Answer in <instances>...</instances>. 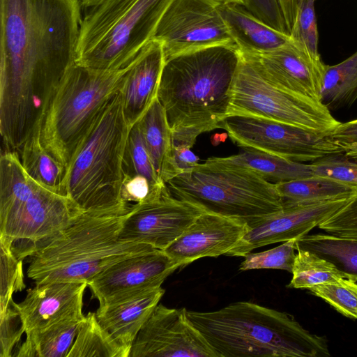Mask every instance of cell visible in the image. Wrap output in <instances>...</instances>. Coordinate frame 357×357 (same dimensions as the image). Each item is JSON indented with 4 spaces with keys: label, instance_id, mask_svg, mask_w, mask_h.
Listing matches in <instances>:
<instances>
[{
    "label": "cell",
    "instance_id": "obj_1",
    "mask_svg": "<svg viewBox=\"0 0 357 357\" xmlns=\"http://www.w3.org/2000/svg\"><path fill=\"white\" fill-rule=\"evenodd\" d=\"M0 132L18 151L75 63L79 0H0Z\"/></svg>",
    "mask_w": 357,
    "mask_h": 357
},
{
    "label": "cell",
    "instance_id": "obj_2",
    "mask_svg": "<svg viewBox=\"0 0 357 357\" xmlns=\"http://www.w3.org/2000/svg\"><path fill=\"white\" fill-rule=\"evenodd\" d=\"M240 59L236 45H219L165 61L157 98L165 112L173 145L192 148L199 135L220 128L228 114Z\"/></svg>",
    "mask_w": 357,
    "mask_h": 357
},
{
    "label": "cell",
    "instance_id": "obj_3",
    "mask_svg": "<svg viewBox=\"0 0 357 357\" xmlns=\"http://www.w3.org/2000/svg\"><path fill=\"white\" fill-rule=\"evenodd\" d=\"M132 204L84 211L72 224L54 236L16 251L29 257L27 276L35 284L88 282L111 265L155 249L119 239Z\"/></svg>",
    "mask_w": 357,
    "mask_h": 357
},
{
    "label": "cell",
    "instance_id": "obj_4",
    "mask_svg": "<svg viewBox=\"0 0 357 357\" xmlns=\"http://www.w3.org/2000/svg\"><path fill=\"white\" fill-rule=\"evenodd\" d=\"M187 315L218 357H328L327 340L305 329L291 314L238 301Z\"/></svg>",
    "mask_w": 357,
    "mask_h": 357
},
{
    "label": "cell",
    "instance_id": "obj_5",
    "mask_svg": "<svg viewBox=\"0 0 357 357\" xmlns=\"http://www.w3.org/2000/svg\"><path fill=\"white\" fill-rule=\"evenodd\" d=\"M174 0H79L75 63L98 70L126 66L153 38Z\"/></svg>",
    "mask_w": 357,
    "mask_h": 357
},
{
    "label": "cell",
    "instance_id": "obj_6",
    "mask_svg": "<svg viewBox=\"0 0 357 357\" xmlns=\"http://www.w3.org/2000/svg\"><path fill=\"white\" fill-rule=\"evenodd\" d=\"M129 64L106 70L75 63L60 81L38 134L44 149L66 170L107 102L122 89Z\"/></svg>",
    "mask_w": 357,
    "mask_h": 357
},
{
    "label": "cell",
    "instance_id": "obj_7",
    "mask_svg": "<svg viewBox=\"0 0 357 357\" xmlns=\"http://www.w3.org/2000/svg\"><path fill=\"white\" fill-rule=\"evenodd\" d=\"M130 129L119 91L107 102L66 170L63 192L84 211L126 203L121 198L123 164Z\"/></svg>",
    "mask_w": 357,
    "mask_h": 357
},
{
    "label": "cell",
    "instance_id": "obj_8",
    "mask_svg": "<svg viewBox=\"0 0 357 357\" xmlns=\"http://www.w3.org/2000/svg\"><path fill=\"white\" fill-rule=\"evenodd\" d=\"M166 185L174 197L248 227L283 208L275 183L247 169L209 158Z\"/></svg>",
    "mask_w": 357,
    "mask_h": 357
},
{
    "label": "cell",
    "instance_id": "obj_9",
    "mask_svg": "<svg viewBox=\"0 0 357 357\" xmlns=\"http://www.w3.org/2000/svg\"><path fill=\"white\" fill-rule=\"evenodd\" d=\"M84 211L67 195L32 178L17 152L1 153L0 238L13 245L18 241L34 244L67 227Z\"/></svg>",
    "mask_w": 357,
    "mask_h": 357
},
{
    "label": "cell",
    "instance_id": "obj_10",
    "mask_svg": "<svg viewBox=\"0 0 357 357\" xmlns=\"http://www.w3.org/2000/svg\"><path fill=\"white\" fill-rule=\"evenodd\" d=\"M240 54L227 116L266 119L326 135L340 123L321 102L278 88Z\"/></svg>",
    "mask_w": 357,
    "mask_h": 357
},
{
    "label": "cell",
    "instance_id": "obj_11",
    "mask_svg": "<svg viewBox=\"0 0 357 357\" xmlns=\"http://www.w3.org/2000/svg\"><path fill=\"white\" fill-rule=\"evenodd\" d=\"M220 128L243 149L268 153L293 161L314 162L343 149L328 135L266 119L230 115Z\"/></svg>",
    "mask_w": 357,
    "mask_h": 357
},
{
    "label": "cell",
    "instance_id": "obj_12",
    "mask_svg": "<svg viewBox=\"0 0 357 357\" xmlns=\"http://www.w3.org/2000/svg\"><path fill=\"white\" fill-rule=\"evenodd\" d=\"M215 0H174L162 17L153 39L162 43L165 60L186 52L236 45Z\"/></svg>",
    "mask_w": 357,
    "mask_h": 357
},
{
    "label": "cell",
    "instance_id": "obj_13",
    "mask_svg": "<svg viewBox=\"0 0 357 357\" xmlns=\"http://www.w3.org/2000/svg\"><path fill=\"white\" fill-rule=\"evenodd\" d=\"M218 357L187 315L158 303L139 331L129 357Z\"/></svg>",
    "mask_w": 357,
    "mask_h": 357
},
{
    "label": "cell",
    "instance_id": "obj_14",
    "mask_svg": "<svg viewBox=\"0 0 357 357\" xmlns=\"http://www.w3.org/2000/svg\"><path fill=\"white\" fill-rule=\"evenodd\" d=\"M204 212L200 208L174 197L168 189L155 199L132 204L119 239L164 250Z\"/></svg>",
    "mask_w": 357,
    "mask_h": 357
},
{
    "label": "cell",
    "instance_id": "obj_15",
    "mask_svg": "<svg viewBox=\"0 0 357 357\" xmlns=\"http://www.w3.org/2000/svg\"><path fill=\"white\" fill-rule=\"evenodd\" d=\"M163 250L153 249L126 258L107 267L87 282L91 298L99 305L127 295L161 286L177 268Z\"/></svg>",
    "mask_w": 357,
    "mask_h": 357
},
{
    "label": "cell",
    "instance_id": "obj_16",
    "mask_svg": "<svg viewBox=\"0 0 357 357\" xmlns=\"http://www.w3.org/2000/svg\"><path fill=\"white\" fill-rule=\"evenodd\" d=\"M350 198L284 207L248 227L238 244L226 255L243 257L256 248L304 236L331 218Z\"/></svg>",
    "mask_w": 357,
    "mask_h": 357
},
{
    "label": "cell",
    "instance_id": "obj_17",
    "mask_svg": "<svg viewBox=\"0 0 357 357\" xmlns=\"http://www.w3.org/2000/svg\"><path fill=\"white\" fill-rule=\"evenodd\" d=\"M274 86L289 93L320 101L326 64L291 40L261 54H243Z\"/></svg>",
    "mask_w": 357,
    "mask_h": 357
},
{
    "label": "cell",
    "instance_id": "obj_18",
    "mask_svg": "<svg viewBox=\"0 0 357 357\" xmlns=\"http://www.w3.org/2000/svg\"><path fill=\"white\" fill-rule=\"evenodd\" d=\"M248 228L234 219L204 212L163 251L183 267L203 257L226 255Z\"/></svg>",
    "mask_w": 357,
    "mask_h": 357
},
{
    "label": "cell",
    "instance_id": "obj_19",
    "mask_svg": "<svg viewBox=\"0 0 357 357\" xmlns=\"http://www.w3.org/2000/svg\"><path fill=\"white\" fill-rule=\"evenodd\" d=\"M86 282H57L35 284L23 301L14 302L24 333L40 329L59 320L83 314Z\"/></svg>",
    "mask_w": 357,
    "mask_h": 357
},
{
    "label": "cell",
    "instance_id": "obj_20",
    "mask_svg": "<svg viewBox=\"0 0 357 357\" xmlns=\"http://www.w3.org/2000/svg\"><path fill=\"white\" fill-rule=\"evenodd\" d=\"M165 61L162 43L152 39L130 63L121 91L124 114L131 128L157 98Z\"/></svg>",
    "mask_w": 357,
    "mask_h": 357
},
{
    "label": "cell",
    "instance_id": "obj_21",
    "mask_svg": "<svg viewBox=\"0 0 357 357\" xmlns=\"http://www.w3.org/2000/svg\"><path fill=\"white\" fill-rule=\"evenodd\" d=\"M165 292L161 286L155 287L99 305L97 319L119 343L130 350Z\"/></svg>",
    "mask_w": 357,
    "mask_h": 357
},
{
    "label": "cell",
    "instance_id": "obj_22",
    "mask_svg": "<svg viewBox=\"0 0 357 357\" xmlns=\"http://www.w3.org/2000/svg\"><path fill=\"white\" fill-rule=\"evenodd\" d=\"M218 9L240 53H265L291 40L289 34L264 23L242 5L219 3Z\"/></svg>",
    "mask_w": 357,
    "mask_h": 357
},
{
    "label": "cell",
    "instance_id": "obj_23",
    "mask_svg": "<svg viewBox=\"0 0 357 357\" xmlns=\"http://www.w3.org/2000/svg\"><path fill=\"white\" fill-rule=\"evenodd\" d=\"M137 123L154 167L166 183L178 173L173 159L172 131L164 108L158 98Z\"/></svg>",
    "mask_w": 357,
    "mask_h": 357
},
{
    "label": "cell",
    "instance_id": "obj_24",
    "mask_svg": "<svg viewBox=\"0 0 357 357\" xmlns=\"http://www.w3.org/2000/svg\"><path fill=\"white\" fill-rule=\"evenodd\" d=\"M84 314L68 317L26 334L15 357H67Z\"/></svg>",
    "mask_w": 357,
    "mask_h": 357
},
{
    "label": "cell",
    "instance_id": "obj_25",
    "mask_svg": "<svg viewBox=\"0 0 357 357\" xmlns=\"http://www.w3.org/2000/svg\"><path fill=\"white\" fill-rule=\"evenodd\" d=\"M243 150L236 155L209 159L220 165L247 169L273 183L313 176L310 164H304L255 150Z\"/></svg>",
    "mask_w": 357,
    "mask_h": 357
},
{
    "label": "cell",
    "instance_id": "obj_26",
    "mask_svg": "<svg viewBox=\"0 0 357 357\" xmlns=\"http://www.w3.org/2000/svg\"><path fill=\"white\" fill-rule=\"evenodd\" d=\"M296 248L326 260L343 278L357 282V237L307 234L296 239Z\"/></svg>",
    "mask_w": 357,
    "mask_h": 357
},
{
    "label": "cell",
    "instance_id": "obj_27",
    "mask_svg": "<svg viewBox=\"0 0 357 357\" xmlns=\"http://www.w3.org/2000/svg\"><path fill=\"white\" fill-rule=\"evenodd\" d=\"M275 185L283 208L351 197L356 192L343 183L314 175L277 183Z\"/></svg>",
    "mask_w": 357,
    "mask_h": 357
},
{
    "label": "cell",
    "instance_id": "obj_28",
    "mask_svg": "<svg viewBox=\"0 0 357 357\" xmlns=\"http://www.w3.org/2000/svg\"><path fill=\"white\" fill-rule=\"evenodd\" d=\"M357 100V51L340 63L326 65L320 101L329 110L351 106Z\"/></svg>",
    "mask_w": 357,
    "mask_h": 357
},
{
    "label": "cell",
    "instance_id": "obj_29",
    "mask_svg": "<svg viewBox=\"0 0 357 357\" xmlns=\"http://www.w3.org/2000/svg\"><path fill=\"white\" fill-rule=\"evenodd\" d=\"M130 351L101 326L96 312H89L67 357H129Z\"/></svg>",
    "mask_w": 357,
    "mask_h": 357
},
{
    "label": "cell",
    "instance_id": "obj_30",
    "mask_svg": "<svg viewBox=\"0 0 357 357\" xmlns=\"http://www.w3.org/2000/svg\"><path fill=\"white\" fill-rule=\"evenodd\" d=\"M26 172L39 183L65 195L62 185L66 169L56 162L43 147L39 134L28 138L17 151Z\"/></svg>",
    "mask_w": 357,
    "mask_h": 357
},
{
    "label": "cell",
    "instance_id": "obj_31",
    "mask_svg": "<svg viewBox=\"0 0 357 357\" xmlns=\"http://www.w3.org/2000/svg\"><path fill=\"white\" fill-rule=\"evenodd\" d=\"M123 168L124 179L144 177L148 180L153 192L156 195L168 190L154 167L137 123L131 128L129 132Z\"/></svg>",
    "mask_w": 357,
    "mask_h": 357
},
{
    "label": "cell",
    "instance_id": "obj_32",
    "mask_svg": "<svg viewBox=\"0 0 357 357\" xmlns=\"http://www.w3.org/2000/svg\"><path fill=\"white\" fill-rule=\"evenodd\" d=\"M297 251L291 271L292 278L288 287L308 289L343 278L326 260L306 250Z\"/></svg>",
    "mask_w": 357,
    "mask_h": 357
},
{
    "label": "cell",
    "instance_id": "obj_33",
    "mask_svg": "<svg viewBox=\"0 0 357 357\" xmlns=\"http://www.w3.org/2000/svg\"><path fill=\"white\" fill-rule=\"evenodd\" d=\"M1 288L0 311L13 305L14 293L25 289L22 260L15 254L13 243L0 238Z\"/></svg>",
    "mask_w": 357,
    "mask_h": 357
},
{
    "label": "cell",
    "instance_id": "obj_34",
    "mask_svg": "<svg viewBox=\"0 0 357 357\" xmlns=\"http://www.w3.org/2000/svg\"><path fill=\"white\" fill-rule=\"evenodd\" d=\"M314 3L315 0H298L296 17L289 36L297 47L312 57L321 59Z\"/></svg>",
    "mask_w": 357,
    "mask_h": 357
},
{
    "label": "cell",
    "instance_id": "obj_35",
    "mask_svg": "<svg viewBox=\"0 0 357 357\" xmlns=\"http://www.w3.org/2000/svg\"><path fill=\"white\" fill-rule=\"evenodd\" d=\"M308 290L314 296L324 299L340 314L357 319L356 282L342 278L335 281L315 285Z\"/></svg>",
    "mask_w": 357,
    "mask_h": 357
},
{
    "label": "cell",
    "instance_id": "obj_36",
    "mask_svg": "<svg viewBox=\"0 0 357 357\" xmlns=\"http://www.w3.org/2000/svg\"><path fill=\"white\" fill-rule=\"evenodd\" d=\"M296 239L285 241L280 245L259 252H249L243 256L240 271L279 269L292 271L296 257Z\"/></svg>",
    "mask_w": 357,
    "mask_h": 357
},
{
    "label": "cell",
    "instance_id": "obj_37",
    "mask_svg": "<svg viewBox=\"0 0 357 357\" xmlns=\"http://www.w3.org/2000/svg\"><path fill=\"white\" fill-rule=\"evenodd\" d=\"M310 165L313 175L333 179L357 191V162L336 154L316 160Z\"/></svg>",
    "mask_w": 357,
    "mask_h": 357
},
{
    "label": "cell",
    "instance_id": "obj_38",
    "mask_svg": "<svg viewBox=\"0 0 357 357\" xmlns=\"http://www.w3.org/2000/svg\"><path fill=\"white\" fill-rule=\"evenodd\" d=\"M0 356H13L14 349L24 333L22 322L16 307L13 305L0 311Z\"/></svg>",
    "mask_w": 357,
    "mask_h": 357
},
{
    "label": "cell",
    "instance_id": "obj_39",
    "mask_svg": "<svg viewBox=\"0 0 357 357\" xmlns=\"http://www.w3.org/2000/svg\"><path fill=\"white\" fill-rule=\"evenodd\" d=\"M243 6L264 23L289 35L280 0H243Z\"/></svg>",
    "mask_w": 357,
    "mask_h": 357
},
{
    "label": "cell",
    "instance_id": "obj_40",
    "mask_svg": "<svg viewBox=\"0 0 357 357\" xmlns=\"http://www.w3.org/2000/svg\"><path fill=\"white\" fill-rule=\"evenodd\" d=\"M173 159L178 174L190 170L199 160L190 147L183 145H173Z\"/></svg>",
    "mask_w": 357,
    "mask_h": 357
},
{
    "label": "cell",
    "instance_id": "obj_41",
    "mask_svg": "<svg viewBox=\"0 0 357 357\" xmlns=\"http://www.w3.org/2000/svg\"><path fill=\"white\" fill-rule=\"evenodd\" d=\"M328 135L339 145L357 143V119L340 123Z\"/></svg>",
    "mask_w": 357,
    "mask_h": 357
},
{
    "label": "cell",
    "instance_id": "obj_42",
    "mask_svg": "<svg viewBox=\"0 0 357 357\" xmlns=\"http://www.w3.org/2000/svg\"><path fill=\"white\" fill-rule=\"evenodd\" d=\"M344 151L345 156L357 162V143L340 145Z\"/></svg>",
    "mask_w": 357,
    "mask_h": 357
},
{
    "label": "cell",
    "instance_id": "obj_43",
    "mask_svg": "<svg viewBox=\"0 0 357 357\" xmlns=\"http://www.w3.org/2000/svg\"><path fill=\"white\" fill-rule=\"evenodd\" d=\"M220 3H234L243 6V0H215Z\"/></svg>",
    "mask_w": 357,
    "mask_h": 357
}]
</instances>
